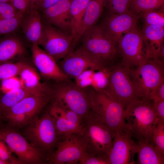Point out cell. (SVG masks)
Here are the masks:
<instances>
[{
    "label": "cell",
    "instance_id": "cell-1",
    "mask_svg": "<svg viewBox=\"0 0 164 164\" xmlns=\"http://www.w3.org/2000/svg\"><path fill=\"white\" fill-rule=\"evenodd\" d=\"M124 119V125L133 138L137 141H145L153 145V132L160 121L156 117L151 101L142 99L132 104L125 109Z\"/></svg>",
    "mask_w": 164,
    "mask_h": 164
},
{
    "label": "cell",
    "instance_id": "cell-2",
    "mask_svg": "<svg viewBox=\"0 0 164 164\" xmlns=\"http://www.w3.org/2000/svg\"><path fill=\"white\" fill-rule=\"evenodd\" d=\"M87 88L90 99L89 113L114 131L123 128V107L106 94L97 92L91 87Z\"/></svg>",
    "mask_w": 164,
    "mask_h": 164
},
{
    "label": "cell",
    "instance_id": "cell-3",
    "mask_svg": "<svg viewBox=\"0 0 164 164\" xmlns=\"http://www.w3.org/2000/svg\"><path fill=\"white\" fill-rule=\"evenodd\" d=\"M121 104L125 109L142 99L129 73L128 70L121 64L111 67L108 81L100 92Z\"/></svg>",
    "mask_w": 164,
    "mask_h": 164
},
{
    "label": "cell",
    "instance_id": "cell-4",
    "mask_svg": "<svg viewBox=\"0 0 164 164\" xmlns=\"http://www.w3.org/2000/svg\"><path fill=\"white\" fill-rule=\"evenodd\" d=\"M29 124L24 136L33 145L50 156L62 138L53 118L48 112L40 118L35 117Z\"/></svg>",
    "mask_w": 164,
    "mask_h": 164
},
{
    "label": "cell",
    "instance_id": "cell-5",
    "mask_svg": "<svg viewBox=\"0 0 164 164\" xmlns=\"http://www.w3.org/2000/svg\"><path fill=\"white\" fill-rule=\"evenodd\" d=\"M80 134L88 153L109 156L115 131L89 113Z\"/></svg>",
    "mask_w": 164,
    "mask_h": 164
},
{
    "label": "cell",
    "instance_id": "cell-6",
    "mask_svg": "<svg viewBox=\"0 0 164 164\" xmlns=\"http://www.w3.org/2000/svg\"><path fill=\"white\" fill-rule=\"evenodd\" d=\"M53 98L63 108L76 113L84 120L90 111L87 88H82L71 80L57 81Z\"/></svg>",
    "mask_w": 164,
    "mask_h": 164
},
{
    "label": "cell",
    "instance_id": "cell-7",
    "mask_svg": "<svg viewBox=\"0 0 164 164\" xmlns=\"http://www.w3.org/2000/svg\"><path fill=\"white\" fill-rule=\"evenodd\" d=\"M0 140L3 141L18 158L20 163H49L50 155L34 146L23 135L13 130L0 128Z\"/></svg>",
    "mask_w": 164,
    "mask_h": 164
},
{
    "label": "cell",
    "instance_id": "cell-8",
    "mask_svg": "<svg viewBox=\"0 0 164 164\" xmlns=\"http://www.w3.org/2000/svg\"><path fill=\"white\" fill-rule=\"evenodd\" d=\"M128 71L142 99H147L151 91L164 81V61L158 59H146L136 68Z\"/></svg>",
    "mask_w": 164,
    "mask_h": 164
},
{
    "label": "cell",
    "instance_id": "cell-9",
    "mask_svg": "<svg viewBox=\"0 0 164 164\" xmlns=\"http://www.w3.org/2000/svg\"><path fill=\"white\" fill-rule=\"evenodd\" d=\"M81 39L83 49L108 64L112 62L118 53L116 45L105 30L102 24L87 29Z\"/></svg>",
    "mask_w": 164,
    "mask_h": 164
},
{
    "label": "cell",
    "instance_id": "cell-10",
    "mask_svg": "<svg viewBox=\"0 0 164 164\" xmlns=\"http://www.w3.org/2000/svg\"><path fill=\"white\" fill-rule=\"evenodd\" d=\"M58 64L63 73L70 80L74 79L89 69L99 71L109 67L106 62L80 47L70 52L58 62Z\"/></svg>",
    "mask_w": 164,
    "mask_h": 164
},
{
    "label": "cell",
    "instance_id": "cell-11",
    "mask_svg": "<svg viewBox=\"0 0 164 164\" xmlns=\"http://www.w3.org/2000/svg\"><path fill=\"white\" fill-rule=\"evenodd\" d=\"M73 42L71 34L46 23L38 45L57 62L72 51Z\"/></svg>",
    "mask_w": 164,
    "mask_h": 164
},
{
    "label": "cell",
    "instance_id": "cell-12",
    "mask_svg": "<svg viewBox=\"0 0 164 164\" xmlns=\"http://www.w3.org/2000/svg\"><path fill=\"white\" fill-rule=\"evenodd\" d=\"M121 65L128 69L138 67L146 60L142 32L137 27L124 34L118 42Z\"/></svg>",
    "mask_w": 164,
    "mask_h": 164
},
{
    "label": "cell",
    "instance_id": "cell-13",
    "mask_svg": "<svg viewBox=\"0 0 164 164\" xmlns=\"http://www.w3.org/2000/svg\"><path fill=\"white\" fill-rule=\"evenodd\" d=\"M53 87L46 83L34 94L28 97L1 113L2 118L5 116L18 114L26 115L31 121L41 111L53 98Z\"/></svg>",
    "mask_w": 164,
    "mask_h": 164
},
{
    "label": "cell",
    "instance_id": "cell-14",
    "mask_svg": "<svg viewBox=\"0 0 164 164\" xmlns=\"http://www.w3.org/2000/svg\"><path fill=\"white\" fill-rule=\"evenodd\" d=\"M86 152L80 134L73 133L62 138L50 155L49 163L54 164H78Z\"/></svg>",
    "mask_w": 164,
    "mask_h": 164
},
{
    "label": "cell",
    "instance_id": "cell-15",
    "mask_svg": "<svg viewBox=\"0 0 164 164\" xmlns=\"http://www.w3.org/2000/svg\"><path fill=\"white\" fill-rule=\"evenodd\" d=\"M131 132L125 125L115 131L112 145L109 155L111 164H134L138 146L133 139Z\"/></svg>",
    "mask_w": 164,
    "mask_h": 164
},
{
    "label": "cell",
    "instance_id": "cell-16",
    "mask_svg": "<svg viewBox=\"0 0 164 164\" xmlns=\"http://www.w3.org/2000/svg\"><path fill=\"white\" fill-rule=\"evenodd\" d=\"M139 18L138 15L130 10L122 14H109L102 24L116 45L123 34L137 27Z\"/></svg>",
    "mask_w": 164,
    "mask_h": 164
},
{
    "label": "cell",
    "instance_id": "cell-17",
    "mask_svg": "<svg viewBox=\"0 0 164 164\" xmlns=\"http://www.w3.org/2000/svg\"><path fill=\"white\" fill-rule=\"evenodd\" d=\"M49 112L53 118L58 132L62 137L81 132L84 120L75 112L64 108L55 101Z\"/></svg>",
    "mask_w": 164,
    "mask_h": 164
},
{
    "label": "cell",
    "instance_id": "cell-18",
    "mask_svg": "<svg viewBox=\"0 0 164 164\" xmlns=\"http://www.w3.org/2000/svg\"><path fill=\"white\" fill-rule=\"evenodd\" d=\"M31 51L33 62L43 78L56 81L71 80L63 73L54 59L38 44H32Z\"/></svg>",
    "mask_w": 164,
    "mask_h": 164
},
{
    "label": "cell",
    "instance_id": "cell-19",
    "mask_svg": "<svg viewBox=\"0 0 164 164\" xmlns=\"http://www.w3.org/2000/svg\"><path fill=\"white\" fill-rule=\"evenodd\" d=\"M72 0H60L42 12L46 23L71 34L72 21L70 13Z\"/></svg>",
    "mask_w": 164,
    "mask_h": 164
},
{
    "label": "cell",
    "instance_id": "cell-20",
    "mask_svg": "<svg viewBox=\"0 0 164 164\" xmlns=\"http://www.w3.org/2000/svg\"><path fill=\"white\" fill-rule=\"evenodd\" d=\"M142 33L146 59L157 58L164 61V27L145 24Z\"/></svg>",
    "mask_w": 164,
    "mask_h": 164
},
{
    "label": "cell",
    "instance_id": "cell-21",
    "mask_svg": "<svg viewBox=\"0 0 164 164\" xmlns=\"http://www.w3.org/2000/svg\"><path fill=\"white\" fill-rule=\"evenodd\" d=\"M39 11L34 8L30 9L21 24L25 37L32 44L38 45L42 34L43 25Z\"/></svg>",
    "mask_w": 164,
    "mask_h": 164
},
{
    "label": "cell",
    "instance_id": "cell-22",
    "mask_svg": "<svg viewBox=\"0 0 164 164\" xmlns=\"http://www.w3.org/2000/svg\"><path fill=\"white\" fill-rule=\"evenodd\" d=\"M11 34L0 37V63L9 62L25 52L20 39Z\"/></svg>",
    "mask_w": 164,
    "mask_h": 164
},
{
    "label": "cell",
    "instance_id": "cell-23",
    "mask_svg": "<svg viewBox=\"0 0 164 164\" xmlns=\"http://www.w3.org/2000/svg\"><path fill=\"white\" fill-rule=\"evenodd\" d=\"M138 149L136 164H164V154L148 141H137Z\"/></svg>",
    "mask_w": 164,
    "mask_h": 164
},
{
    "label": "cell",
    "instance_id": "cell-24",
    "mask_svg": "<svg viewBox=\"0 0 164 164\" xmlns=\"http://www.w3.org/2000/svg\"><path fill=\"white\" fill-rule=\"evenodd\" d=\"M108 0H90L83 20L81 28L78 36V43L85 32L96 24Z\"/></svg>",
    "mask_w": 164,
    "mask_h": 164
},
{
    "label": "cell",
    "instance_id": "cell-25",
    "mask_svg": "<svg viewBox=\"0 0 164 164\" xmlns=\"http://www.w3.org/2000/svg\"><path fill=\"white\" fill-rule=\"evenodd\" d=\"M90 0H72L70 13L72 21L71 35L73 42L72 49L77 45V39L81 28L83 20Z\"/></svg>",
    "mask_w": 164,
    "mask_h": 164
},
{
    "label": "cell",
    "instance_id": "cell-26",
    "mask_svg": "<svg viewBox=\"0 0 164 164\" xmlns=\"http://www.w3.org/2000/svg\"><path fill=\"white\" fill-rule=\"evenodd\" d=\"M39 88L31 89L23 86L5 93L0 94V113L11 108L24 98L34 94Z\"/></svg>",
    "mask_w": 164,
    "mask_h": 164
},
{
    "label": "cell",
    "instance_id": "cell-27",
    "mask_svg": "<svg viewBox=\"0 0 164 164\" xmlns=\"http://www.w3.org/2000/svg\"><path fill=\"white\" fill-rule=\"evenodd\" d=\"M19 75L23 86L26 87L38 88L43 84L41 83L40 77L35 69L28 64L22 69Z\"/></svg>",
    "mask_w": 164,
    "mask_h": 164
},
{
    "label": "cell",
    "instance_id": "cell-28",
    "mask_svg": "<svg viewBox=\"0 0 164 164\" xmlns=\"http://www.w3.org/2000/svg\"><path fill=\"white\" fill-rule=\"evenodd\" d=\"M164 5V0H132L130 10L138 15L162 8Z\"/></svg>",
    "mask_w": 164,
    "mask_h": 164
},
{
    "label": "cell",
    "instance_id": "cell-29",
    "mask_svg": "<svg viewBox=\"0 0 164 164\" xmlns=\"http://www.w3.org/2000/svg\"><path fill=\"white\" fill-rule=\"evenodd\" d=\"M27 64L22 61L0 63V80L19 75L21 70Z\"/></svg>",
    "mask_w": 164,
    "mask_h": 164
},
{
    "label": "cell",
    "instance_id": "cell-30",
    "mask_svg": "<svg viewBox=\"0 0 164 164\" xmlns=\"http://www.w3.org/2000/svg\"><path fill=\"white\" fill-rule=\"evenodd\" d=\"M24 14L20 12L13 17L0 20V37L16 30L21 25Z\"/></svg>",
    "mask_w": 164,
    "mask_h": 164
},
{
    "label": "cell",
    "instance_id": "cell-31",
    "mask_svg": "<svg viewBox=\"0 0 164 164\" xmlns=\"http://www.w3.org/2000/svg\"><path fill=\"white\" fill-rule=\"evenodd\" d=\"M132 0H108L106 5L109 14H122L130 10Z\"/></svg>",
    "mask_w": 164,
    "mask_h": 164
},
{
    "label": "cell",
    "instance_id": "cell-32",
    "mask_svg": "<svg viewBox=\"0 0 164 164\" xmlns=\"http://www.w3.org/2000/svg\"><path fill=\"white\" fill-rule=\"evenodd\" d=\"M142 13L145 24L164 27V14L162 9L153 10Z\"/></svg>",
    "mask_w": 164,
    "mask_h": 164
},
{
    "label": "cell",
    "instance_id": "cell-33",
    "mask_svg": "<svg viewBox=\"0 0 164 164\" xmlns=\"http://www.w3.org/2000/svg\"><path fill=\"white\" fill-rule=\"evenodd\" d=\"M111 67L95 72L91 86L97 92L101 91L107 84Z\"/></svg>",
    "mask_w": 164,
    "mask_h": 164
},
{
    "label": "cell",
    "instance_id": "cell-34",
    "mask_svg": "<svg viewBox=\"0 0 164 164\" xmlns=\"http://www.w3.org/2000/svg\"><path fill=\"white\" fill-rule=\"evenodd\" d=\"M153 145L164 154V123L159 121L152 135Z\"/></svg>",
    "mask_w": 164,
    "mask_h": 164
},
{
    "label": "cell",
    "instance_id": "cell-35",
    "mask_svg": "<svg viewBox=\"0 0 164 164\" xmlns=\"http://www.w3.org/2000/svg\"><path fill=\"white\" fill-rule=\"evenodd\" d=\"M80 164H111L109 156L86 152L79 161Z\"/></svg>",
    "mask_w": 164,
    "mask_h": 164
},
{
    "label": "cell",
    "instance_id": "cell-36",
    "mask_svg": "<svg viewBox=\"0 0 164 164\" xmlns=\"http://www.w3.org/2000/svg\"><path fill=\"white\" fill-rule=\"evenodd\" d=\"M0 92L4 94L23 86L22 82L16 76L1 80Z\"/></svg>",
    "mask_w": 164,
    "mask_h": 164
},
{
    "label": "cell",
    "instance_id": "cell-37",
    "mask_svg": "<svg viewBox=\"0 0 164 164\" xmlns=\"http://www.w3.org/2000/svg\"><path fill=\"white\" fill-rule=\"evenodd\" d=\"M95 72V70L91 69L84 71L74 79L75 83L82 88L91 87Z\"/></svg>",
    "mask_w": 164,
    "mask_h": 164
},
{
    "label": "cell",
    "instance_id": "cell-38",
    "mask_svg": "<svg viewBox=\"0 0 164 164\" xmlns=\"http://www.w3.org/2000/svg\"><path fill=\"white\" fill-rule=\"evenodd\" d=\"M19 12L10 2H0V20L13 17Z\"/></svg>",
    "mask_w": 164,
    "mask_h": 164
},
{
    "label": "cell",
    "instance_id": "cell-39",
    "mask_svg": "<svg viewBox=\"0 0 164 164\" xmlns=\"http://www.w3.org/2000/svg\"><path fill=\"white\" fill-rule=\"evenodd\" d=\"M2 119L7 120L12 125L23 126L28 124L30 121L25 115L18 114L5 116Z\"/></svg>",
    "mask_w": 164,
    "mask_h": 164
},
{
    "label": "cell",
    "instance_id": "cell-40",
    "mask_svg": "<svg viewBox=\"0 0 164 164\" xmlns=\"http://www.w3.org/2000/svg\"><path fill=\"white\" fill-rule=\"evenodd\" d=\"M147 99L152 102L164 100V81L151 91Z\"/></svg>",
    "mask_w": 164,
    "mask_h": 164
},
{
    "label": "cell",
    "instance_id": "cell-41",
    "mask_svg": "<svg viewBox=\"0 0 164 164\" xmlns=\"http://www.w3.org/2000/svg\"><path fill=\"white\" fill-rule=\"evenodd\" d=\"M9 2L16 9L23 13L30 8L29 0H9Z\"/></svg>",
    "mask_w": 164,
    "mask_h": 164
},
{
    "label": "cell",
    "instance_id": "cell-42",
    "mask_svg": "<svg viewBox=\"0 0 164 164\" xmlns=\"http://www.w3.org/2000/svg\"><path fill=\"white\" fill-rule=\"evenodd\" d=\"M152 105L157 118L164 123V100L152 101Z\"/></svg>",
    "mask_w": 164,
    "mask_h": 164
},
{
    "label": "cell",
    "instance_id": "cell-43",
    "mask_svg": "<svg viewBox=\"0 0 164 164\" xmlns=\"http://www.w3.org/2000/svg\"><path fill=\"white\" fill-rule=\"evenodd\" d=\"M60 0H40L35 5L33 8L42 12L57 3Z\"/></svg>",
    "mask_w": 164,
    "mask_h": 164
},
{
    "label": "cell",
    "instance_id": "cell-44",
    "mask_svg": "<svg viewBox=\"0 0 164 164\" xmlns=\"http://www.w3.org/2000/svg\"><path fill=\"white\" fill-rule=\"evenodd\" d=\"M40 0H29L30 8H33L36 4Z\"/></svg>",
    "mask_w": 164,
    "mask_h": 164
},
{
    "label": "cell",
    "instance_id": "cell-45",
    "mask_svg": "<svg viewBox=\"0 0 164 164\" xmlns=\"http://www.w3.org/2000/svg\"><path fill=\"white\" fill-rule=\"evenodd\" d=\"M11 164L10 162L5 161L0 159V164Z\"/></svg>",
    "mask_w": 164,
    "mask_h": 164
},
{
    "label": "cell",
    "instance_id": "cell-46",
    "mask_svg": "<svg viewBox=\"0 0 164 164\" xmlns=\"http://www.w3.org/2000/svg\"><path fill=\"white\" fill-rule=\"evenodd\" d=\"M9 2V0H0V2Z\"/></svg>",
    "mask_w": 164,
    "mask_h": 164
},
{
    "label": "cell",
    "instance_id": "cell-47",
    "mask_svg": "<svg viewBox=\"0 0 164 164\" xmlns=\"http://www.w3.org/2000/svg\"><path fill=\"white\" fill-rule=\"evenodd\" d=\"M2 119V118L1 114L0 113V119Z\"/></svg>",
    "mask_w": 164,
    "mask_h": 164
}]
</instances>
